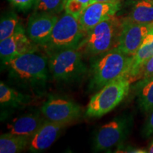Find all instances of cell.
<instances>
[{
    "label": "cell",
    "instance_id": "29",
    "mask_svg": "<svg viewBox=\"0 0 153 153\" xmlns=\"http://www.w3.org/2000/svg\"><path fill=\"white\" fill-rule=\"evenodd\" d=\"M149 78H153V75H152V76H151L150 77H149Z\"/></svg>",
    "mask_w": 153,
    "mask_h": 153
},
{
    "label": "cell",
    "instance_id": "21",
    "mask_svg": "<svg viewBox=\"0 0 153 153\" xmlns=\"http://www.w3.org/2000/svg\"><path fill=\"white\" fill-rule=\"evenodd\" d=\"M67 0H36L34 12L57 14L65 9Z\"/></svg>",
    "mask_w": 153,
    "mask_h": 153
},
{
    "label": "cell",
    "instance_id": "15",
    "mask_svg": "<svg viewBox=\"0 0 153 153\" xmlns=\"http://www.w3.org/2000/svg\"><path fill=\"white\" fill-rule=\"evenodd\" d=\"M153 56V27L145 37L144 41L132 56L131 65L128 71L127 76L131 80L142 65Z\"/></svg>",
    "mask_w": 153,
    "mask_h": 153
},
{
    "label": "cell",
    "instance_id": "2",
    "mask_svg": "<svg viewBox=\"0 0 153 153\" xmlns=\"http://www.w3.org/2000/svg\"><path fill=\"white\" fill-rule=\"evenodd\" d=\"M131 59L132 56L125 54L118 47L94 56L89 70V89L99 91L120 76H126Z\"/></svg>",
    "mask_w": 153,
    "mask_h": 153
},
{
    "label": "cell",
    "instance_id": "22",
    "mask_svg": "<svg viewBox=\"0 0 153 153\" xmlns=\"http://www.w3.org/2000/svg\"><path fill=\"white\" fill-rule=\"evenodd\" d=\"M153 75V56L142 65L131 79L132 83L147 79Z\"/></svg>",
    "mask_w": 153,
    "mask_h": 153
},
{
    "label": "cell",
    "instance_id": "6",
    "mask_svg": "<svg viewBox=\"0 0 153 153\" xmlns=\"http://www.w3.org/2000/svg\"><path fill=\"white\" fill-rule=\"evenodd\" d=\"M84 36L79 18L65 11L59 16L43 49L50 55L61 50L77 48Z\"/></svg>",
    "mask_w": 153,
    "mask_h": 153
},
{
    "label": "cell",
    "instance_id": "11",
    "mask_svg": "<svg viewBox=\"0 0 153 153\" xmlns=\"http://www.w3.org/2000/svg\"><path fill=\"white\" fill-rule=\"evenodd\" d=\"M58 18L57 14L34 12L28 19L26 34L34 43L43 48L49 41Z\"/></svg>",
    "mask_w": 153,
    "mask_h": 153
},
{
    "label": "cell",
    "instance_id": "14",
    "mask_svg": "<svg viewBox=\"0 0 153 153\" xmlns=\"http://www.w3.org/2000/svg\"><path fill=\"white\" fill-rule=\"evenodd\" d=\"M46 120L39 113H29L14 118L8 123L7 128L11 133L31 137Z\"/></svg>",
    "mask_w": 153,
    "mask_h": 153
},
{
    "label": "cell",
    "instance_id": "13",
    "mask_svg": "<svg viewBox=\"0 0 153 153\" xmlns=\"http://www.w3.org/2000/svg\"><path fill=\"white\" fill-rule=\"evenodd\" d=\"M68 124L46 121L31 137L29 150L32 152H41L45 151L54 143L60 136L61 132Z\"/></svg>",
    "mask_w": 153,
    "mask_h": 153
},
{
    "label": "cell",
    "instance_id": "3",
    "mask_svg": "<svg viewBox=\"0 0 153 153\" xmlns=\"http://www.w3.org/2000/svg\"><path fill=\"white\" fill-rule=\"evenodd\" d=\"M122 23L114 16L97 24L85 34L77 49L83 56L94 57L118 47Z\"/></svg>",
    "mask_w": 153,
    "mask_h": 153
},
{
    "label": "cell",
    "instance_id": "24",
    "mask_svg": "<svg viewBox=\"0 0 153 153\" xmlns=\"http://www.w3.org/2000/svg\"><path fill=\"white\" fill-rule=\"evenodd\" d=\"M143 134L145 137H150L153 135V109L147 118L143 129Z\"/></svg>",
    "mask_w": 153,
    "mask_h": 153
},
{
    "label": "cell",
    "instance_id": "8",
    "mask_svg": "<svg viewBox=\"0 0 153 153\" xmlns=\"http://www.w3.org/2000/svg\"><path fill=\"white\" fill-rule=\"evenodd\" d=\"M41 112L50 121L69 124L81 116L82 109L71 99L51 97L42 105Z\"/></svg>",
    "mask_w": 153,
    "mask_h": 153
},
{
    "label": "cell",
    "instance_id": "19",
    "mask_svg": "<svg viewBox=\"0 0 153 153\" xmlns=\"http://www.w3.org/2000/svg\"><path fill=\"white\" fill-rule=\"evenodd\" d=\"M28 99L26 96L19 92L4 83H0V103L1 107L17 108L26 104Z\"/></svg>",
    "mask_w": 153,
    "mask_h": 153
},
{
    "label": "cell",
    "instance_id": "18",
    "mask_svg": "<svg viewBox=\"0 0 153 153\" xmlns=\"http://www.w3.org/2000/svg\"><path fill=\"white\" fill-rule=\"evenodd\" d=\"M128 18L138 24L153 25V0H139L133 6Z\"/></svg>",
    "mask_w": 153,
    "mask_h": 153
},
{
    "label": "cell",
    "instance_id": "26",
    "mask_svg": "<svg viewBox=\"0 0 153 153\" xmlns=\"http://www.w3.org/2000/svg\"><path fill=\"white\" fill-rule=\"evenodd\" d=\"M70 1H74V2L79 3L80 4L83 5L84 7H86L89 4H90L91 0H70Z\"/></svg>",
    "mask_w": 153,
    "mask_h": 153
},
{
    "label": "cell",
    "instance_id": "17",
    "mask_svg": "<svg viewBox=\"0 0 153 153\" xmlns=\"http://www.w3.org/2000/svg\"><path fill=\"white\" fill-rule=\"evenodd\" d=\"M31 137L11 133L1 134L0 136V152L18 153L29 146Z\"/></svg>",
    "mask_w": 153,
    "mask_h": 153
},
{
    "label": "cell",
    "instance_id": "10",
    "mask_svg": "<svg viewBox=\"0 0 153 153\" xmlns=\"http://www.w3.org/2000/svg\"><path fill=\"white\" fill-rule=\"evenodd\" d=\"M38 45L28 38L23 26L10 37L0 41V57L4 65L14 57L26 53L38 51Z\"/></svg>",
    "mask_w": 153,
    "mask_h": 153
},
{
    "label": "cell",
    "instance_id": "9",
    "mask_svg": "<svg viewBox=\"0 0 153 153\" xmlns=\"http://www.w3.org/2000/svg\"><path fill=\"white\" fill-rule=\"evenodd\" d=\"M152 27L153 25L138 24L129 18L123 19L118 48L125 54L133 56Z\"/></svg>",
    "mask_w": 153,
    "mask_h": 153
},
{
    "label": "cell",
    "instance_id": "7",
    "mask_svg": "<svg viewBox=\"0 0 153 153\" xmlns=\"http://www.w3.org/2000/svg\"><path fill=\"white\" fill-rule=\"evenodd\" d=\"M131 124V118L120 116L103 125L95 135L94 150L105 151L121 145L128 135Z\"/></svg>",
    "mask_w": 153,
    "mask_h": 153
},
{
    "label": "cell",
    "instance_id": "25",
    "mask_svg": "<svg viewBox=\"0 0 153 153\" xmlns=\"http://www.w3.org/2000/svg\"><path fill=\"white\" fill-rule=\"evenodd\" d=\"M117 152H132V153H145L148 150L142 148H134L132 146H126L124 145H119L117 148Z\"/></svg>",
    "mask_w": 153,
    "mask_h": 153
},
{
    "label": "cell",
    "instance_id": "4",
    "mask_svg": "<svg viewBox=\"0 0 153 153\" xmlns=\"http://www.w3.org/2000/svg\"><path fill=\"white\" fill-rule=\"evenodd\" d=\"M132 82L122 76L105 85L91 97L85 111L88 118H99L118 106L128 94Z\"/></svg>",
    "mask_w": 153,
    "mask_h": 153
},
{
    "label": "cell",
    "instance_id": "20",
    "mask_svg": "<svg viewBox=\"0 0 153 153\" xmlns=\"http://www.w3.org/2000/svg\"><path fill=\"white\" fill-rule=\"evenodd\" d=\"M22 26L20 19L14 11L3 14L0 21V41L14 34Z\"/></svg>",
    "mask_w": 153,
    "mask_h": 153
},
{
    "label": "cell",
    "instance_id": "23",
    "mask_svg": "<svg viewBox=\"0 0 153 153\" xmlns=\"http://www.w3.org/2000/svg\"><path fill=\"white\" fill-rule=\"evenodd\" d=\"M36 0H9L11 4L21 11H27L33 7Z\"/></svg>",
    "mask_w": 153,
    "mask_h": 153
},
{
    "label": "cell",
    "instance_id": "5",
    "mask_svg": "<svg viewBox=\"0 0 153 153\" xmlns=\"http://www.w3.org/2000/svg\"><path fill=\"white\" fill-rule=\"evenodd\" d=\"M77 48L61 50L48 55L49 72L57 82H72L83 76L87 68Z\"/></svg>",
    "mask_w": 153,
    "mask_h": 153
},
{
    "label": "cell",
    "instance_id": "12",
    "mask_svg": "<svg viewBox=\"0 0 153 153\" xmlns=\"http://www.w3.org/2000/svg\"><path fill=\"white\" fill-rule=\"evenodd\" d=\"M120 9V3L94 2L85 7L79 21L85 35L101 22L116 16Z\"/></svg>",
    "mask_w": 153,
    "mask_h": 153
},
{
    "label": "cell",
    "instance_id": "28",
    "mask_svg": "<svg viewBox=\"0 0 153 153\" xmlns=\"http://www.w3.org/2000/svg\"><path fill=\"white\" fill-rule=\"evenodd\" d=\"M148 152L149 153H153V138L152 139V140L150 141V144L148 145Z\"/></svg>",
    "mask_w": 153,
    "mask_h": 153
},
{
    "label": "cell",
    "instance_id": "1",
    "mask_svg": "<svg viewBox=\"0 0 153 153\" xmlns=\"http://www.w3.org/2000/svg\"><path fill=\"white\" fill-rule=\"evenodd\" d=\"M5 66L10 79L23 87H43L48 78V57L38 50L19 55Z\"/></svg>",
    "mask_w": 153,
    "mask_h": 153
},
{
    "label": "cell",
    "instance_id": "27",
    "mask_svg": "<svg viewBox=\"0 0 153 153\" xmlns=\"http://www.w3.org/2000/svg\"><path fill=\"white\" fill-rule=\"evenodd\" d=\"M120 0H91V4L94 2H109V3H120Z\"/></svg>",
    "mask_w": 153,
    "mask_h": 153
},
{
    "label": "cell",
    "instance_id": "16",
    "mask_svg": "<svg viewBox=\"0 0 153 153\" xmlns=\"http://www.w3.org/2000/svg\"><path fill=\"white\" fill-rule=\"evenodd\" d=\"M140 108L145 113L153 109V78L141 79L134 86Z\"/></svg>",
    "mask_w": 153,
    "mask_h": 153
}]
</instances>
